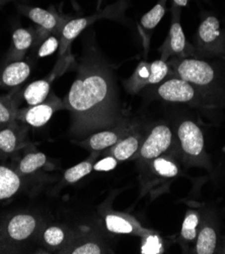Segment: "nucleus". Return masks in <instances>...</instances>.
Masks as SVG:
<instances>
[{"instance_id":"nucleus-1","label":"nucleus","mask_w":225,"mask_h":254,"mask_svg":"<svg viewBox=\"0 0 225 254\" xmlns=\"http://www.w3.org/2000/svg\"><path fill=\"white\" fill-rule=\"evenodd\" d=\"M71 115L70 131L84 137L124 122L114 74L106 61L87 51L63 99Z\"/></svg>"},{"instance_id":"nucleus-2","label":"nucleus","mask_w":225,"mask_h":254,"mask_svg":"<svg viewBox=\"0 0 225 254\" xmlns=\"http://www.w3.org/2000/svg\"><path fill=\"white\" fill-rule=\"evenodd\" d=\"M46 222L32 212H15L0 220V253H21L37 243Z\"/></svg>"},{"instance_id":"nucleus-3","label":"nucleus","mask_w":225,"mask_h":254,"mask_svg":"<svg viewBox=\"0 0 225 254\" xmlns=\"http://www.w3.org/2000/svg\"><path fill=\"white\" fill-rule=\"evenodd\" d=\"M18 8L36 24V45L42 43L50 35L62 33L64 25L68 21L67 18L61 16L54 10L28 5H20Z\"/></svg>"},{"instance_id":"nucleus-4","label":"nucleus","mask_w":225,"mask_h":254,"mask_svg":"<svg viewBox=\"0 0 225 254\" xmlns=\"http://www.w3.org/2000/svg\"><path fill=\"white\" fill-rule=\"evenodd\" d=\"M61 110H65L63 99L50 92L49 96L43 103L27 109L18 110L16 120L34 127V128H40V127L45 126L56 112Z\"/></svg>"},{"instance_id":"nucleus-5","label":"nucleus","mask_w":225,"mask_h":254,"mask_svg":"<svg viewBox=\"0 0 225 254\" xmlns=\"http://www.w3.org/2000/svg\"><path fill=\"white\" fill-rule=\"evenodd\" d=\"M171 141L172 134L169 127L163 124L157 125L143 140L138 151V157L145 162L153 161L169 149Z\"/></svg>"},{"instance_id":"nucleus-6","label":"nucleus","mask_w":225,"mask_h":254,"mask_svg":"<svg viewBox=\"0 0 225 254\" xmlns=\"http://www.w3.org/2000/svg\"><path fill=\"white\" fill-rule=\"evenodd\" d=\"M180 78L195 84L204 86L213 82L215 72L213 67L205 61L197 59H185L177 68Z\"/></svg>"},{"instance_id":"nucleus-7","label":"nucleus","mask_w":225,"mask_h":254,"mask_svg":"<svg viewBox=\"0 0 225 254\" xmlns=\"http://www.w3.org/2000/svg\"><path fill=\"white\" fill-rule=\"evenodd\" d=\"M178 136L184 153L191 158L204 155V136L202 130L192 121H184L178 129Z\"/></svg>"},{"instance_id":"nucleus-8","label":"nucleus","mask_w":225,"mask_h":254,"mask_svg":"<svg viewBox=\"0 0 225 254\" xmlns=\"http://www.w3.org/2000/svg\"><path fill=\"white\" fill-rule=\"evenodd\" d=\"M128 134H130V126L122 122L114 128L90 134L87 139L81 142V145L92 151H102L114 146Z\"/></svg>"},{"instance_id":"nucleus-9","label":"nucleus","mask_w":225,"mask_h":254,"mask_svg":"<svg viewBox=\"0 0 225 254\" xmlns=\"http://www.w3.org/2000/svg\"><path fill=\"white\" fill-rule=\"evenodd\" d=\"M71 239L67 227L60 224H44L37 243L48 251L61 252Z\"/></svg>"},{"instance_id":"nucleus-10","label":"nucleus","mask_w":225,"mask_h":254,"mask_svg":"<svg viewBox=\"0 0 225 254\" xmlns=\"http://www.w3.org/2000/svg\"><path fill=\"white\" fill-rule=\"evenodd\" d=\"M160 98L170 103H188L195 97V89L193 86L181 79L174 78L163 82L157 89Z\"/></svg>"},{"instance_id":"nucleus-11","label":"nucleus","mask_w":225,"mask_h":254,"mask_svg":"<svg viewBox=\"0 0 225 254\" xmlns=\"http://www.w3.org/2000/svg\"><path fill=\"white\" fill-rule=\"evenodd\" d=\"M36 28H18L14 30L12 33L11 46L7 55V61L13 62L23 60L24 55L36 44Z\"/></svg>"},{"instance_id":"nucleus-12","label":"nucleus","mask_w":225,"mask_h":254,"mask_svg":"<svg viewBox=\"0 0 225 254\" xmlns=\"http://www.w3.org/2000/svg\"><path fill=\"white\" fill-rule=\"evenodd\" d=\"M31 70V64L24 60L8 62L0 72V86L17 87L29 78Z\"/></svg>"},{"instance_id":"nucleus-13","label":"nucleus","mask_w":225,"mask_h":254,"mask_svg":"<svg viewBox=\"0 0 225 254\" xmlns=\"http://www.w3.org/2000/svg\"><path fill=\"white\" fill-rule=\"evenodd\" d=\"M22 187V176L8 166L0 165V200L14 196Z\"/></svg>"},{"instance_id":"nucleus-14","label":"nucleus","mask_w":225,"mask_h":254,"mask_svg":"<svg viewBox=\"0 0 225 254\" xmlns=\"http://www.w3.org/2000/svg\"><path fill=\"white\" fill-rule=\"evenodd\" d=\"M143 140L139 134L130 133L117 144L110 147L109 154L117 161H125L133 157L139 151Z\"/></svg>"},{"instance_id":"nucleus-15","label":"nucleus","mask_w":225,"mask_h":254,"mask_svg":"<svg viewBox=\"0 0 225 254\" xmlns=\"http://www.w3.org/2000/svg\"><path fill=\"white\" fill-rule=\"evenodd\" d=\"M105 223L107 229L116 234H140L144 232L133 219L120 214H107Z\"/></svg>"},{"instance_id":"nucleus-16","label":"nucleus","mask_w":225,"mask_h":254,"mask_svg":"<svg viewBox=\"0 0 225 254\" xmlns=\"http://www.w3.org/2000/svg\"><path fill=\"white\" fill-rule=\"evenodd\" d=\"M21 132L15 122L0 128V156H8L21 145Z\"/></svg>"},{"instance_id":"nucleus-17","label":"nucleus","mask_w":225,"mask_h":254,"mask_svg":"<svg viewBox=\"0 0 225 254\" xmlns=\"http://www.w3.org/2000/svg\"><path fill=\"white\" fill-rule=\"evenodd\" d=\"M51 80L50 78L40 79L32 82L22 92V97L29 107L39 105L49 96L51 92Z\"/></svg>"},{"instance_id":"nucleus-18","label":"nucleus","mask_w":225,"mask_h":254,"mask_svg":"<svg viewBox=\"0 0 225 254\" xmlns=\"http://www.w3.org/2000/svg\"><path fill=\"white\" fill-rule=\"evenodd\" d=\"M220 22L215 16H208L200 24L198 37L199 41L205 47L214 46L220 39Z\"/></svg>"},{"instance_id":"nucleus-19","label":"nucleus","mask_w":225,"mask_h":254,"mask_svg":"<svg viewBox=\"0 0 225 254\" xmlns=\"http://www.w3.org/2000/svg\"><path fill=\"white\" fill-rule=\"evenodd\" d=\"M47 163V156L42 152H31V153L23 156L17 166L16 171L21 176H27L35 173L39 169H41Z\"/></svg>"},{"instance_id":"nucleus-20","label":"nucleus","mask_w":225,"mask_h":254,"mask_svg":"<svg viewBox=\"0 0 225 254\" xmlns=\"http://www.w3.org/2000/svg\"><path fill=\"white\" fill-rule=\"evenodd\" d=\"M216 243L217 236L213 228L204 227L198 236L196 252L198 254H212L215 251Z\"/></svg>"},{"instance_id":"nucleus-21","label":"nucleus","mask_w":225,"mask_h":254,"mask_svg":"<svg viewBox=\"0 0 225 254\" xmlns=\"http://www.w3.org/2000/svg\"><path fill=\"white\" fill-rule=\"evenodd\" d=\"M18 110L15 99L10 96H0V128L16 121Z\"/></svg>"},{"instance_id":"nucleus-22","label":"nucleus","mask_w":225,"mask_h":254,"mask_svg":"<svg viewBox=\"0 0 225 254\" xmlns=\"http://www.w3.org/2000/svg\"><path fill=\"white\" fill-rule=\"evenodd\" d=\"M165 12L164 8V0L153 6L147 13H145L140 20V28L142 33L152 31L158 22L161 20Z\"/></svg>"},{"instance_id":"nucleus-23","label":"nucleus","mask_w":225,"mask_h":254,"mask_svg":"<svg viewBox=\"0 0 225 254\" xmlns=\"http://www.w3.org/2000/svg\"><path fill=\"white\" fill-rule=\"evenodd\" d=\"M93 169L92 159H87L76 165L68 168L63 175V180L67 184H74L79 182L84 176L89 174Z\"/></svg>"},{"instance_id":"nucleus-24","label":"nucleus","mask_w":225,"mask_h":254,"mask_svg":"<svg viewBox=\"0 0 225 254\" xmlns=\"http://www.w3.org/2000/svg\"><path fill=\"white\" fill-rule=\"evenodd\" d=\"M60 253L101 254V253H104V249L97 242H93V241H85V242H79V243L69 242Z\"/></svg>"},{"instance_id":"nucleus-25","label":"nucleus","mask_w":225,"mask_h":254,"mask_svg":"<svg viewBox=\"0 0 225 254\" xmlns=\"http://www.w3.org/2000/svg\"><path fill=\"white\" fill-rule=\"evenodd\" d=\"M170 50L172 53L179 54L185 50L186 38L183 32L182 25L179 21L173 22L170 29Z\"/></svg>"},{"instance_id":"nucleus-26","label":"nucleus","mask_w":225,"mask_h":254,"mask_svg":"<svg viewBox=\"0 0 225 254\" xmlns=\"http://www.w3.org/2000/svg\"><path fill=\"white\" fill-rule=\"evenodd\" d=\"M61 40V33L52 34L47 37L40 45L37 50V57L44 58L47 56L52 55L57 50H59Z\"/></svg>"},{"instance_id":"nucleus-27","label":"nucleus","mask_w":225,"mask_h":254,"mask_svg":"<svg viewBox=\"0 0 225 254\" xmlns=\"http://www.w3.org/2000/svg\"><path fill=\"white\" fill-rule=\"evenodd\" d=\"M152 168L155 171V173L163 177H173L179 173V169L176 164L172 161L162 158L160 156L153 160Z\"/></svg>"},{"instance_id":"nucleus-28","label":"nucleus","mask_w":225,"mask_h":254,"mask_svg":"<svg viewBox=\"0 0 225 254\" xmlns=\"http://www.w3.org/2000/svg\"><path fill=\"white\" fill-rule=\"evenodd\" d=\"M199 223V218L196 213L189 212L185 217L182 226V236L188 241H192L197 237V226Z\"/></svg>"},{"instance_id":"nucleus-29","label":"nucleus","mask_w":225,"mask_h":254,"mask_svg":"<svg viewBox=\"0 0 225 254\" xmlns=\"http://www.w3.org/2000/svg\"><path fill=\"white\" fill-rule=\"evenodd\" d=\"M168 73V66L163 60H157L150 64V74L147 84H156L160 82Z\"/></svg>"},{"instance_id":"nucleus-30","label":"nucleus","mask_w":225,"mask_h":254,"mask_svg":"<svg viewBox=\"0 0 225 254\" xmlns=\"http://www.w3.org/2000/svg\"><path fill=\"white\" fill-rule=\"evenodd\" d=\"M162 251V245L157 235H145L141 246V253L156 254Z\"/></svg>"},{"instance_id":"nucleus-31","label":"nucleus","mask_w":225,"mask_h":254,"mask_svg":"<svg viewBox=\"0 0 225 254\" xmlns=\"http://www.w3.org/2000/svg\"><path fill=\"white\" fill-rule=\"evenodd\" d=\"M118 161L113 156H108L93 164V169L96 171H110L117 166Z\"/></svg>"},{"instance_id":"nucleus-32","label":"nucleus","mask_w":225,"mask_h":254,"mask_svg":"<svg viewBox=\"0 0 225 254\" xmlns=\"http://www.w3.org/2000/svg\"><path fill=\"white\" fill-rule=\"evenodd\" d=\"M173 1L180 6H186L188 4V0H173Z\"/></svg>"},{"instance_id":"nucleus-33","label":"nucleus","mask_w":225,"mask_h":254,"mask_svg":"<svg viewBox=\"0 0 225 254\" xmlns=\"http://www.w3.org/2000/svg\"><path fill=\"white\" fill-rule=\"evenodd\" d=\"M9 0H0V6L1 5H3V4H5L6 2H8Z\"/></svg>"}]
</instances>
